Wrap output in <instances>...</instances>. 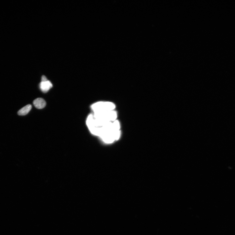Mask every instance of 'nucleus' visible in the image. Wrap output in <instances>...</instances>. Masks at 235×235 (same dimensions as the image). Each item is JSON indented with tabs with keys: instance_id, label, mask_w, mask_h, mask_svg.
I'll use <instances>...</instances> for the list:
<instances>
[{
	"instance_id": "obj_1",
	"label": "nucleus",
	"mask_w": 235,
	"mask_h": 235,
	"mask_svg": "<svg viewBox=\"0 0 235 235\" xmlns=\"http://www.w3.org/2000/svg\"><path fill=\"white\" fill-rule=\"evenodd\" d=\"M120 122L117 120L108 123L102 128L99 137L105 143L112 144L120 138Z\"/></svg>"
},
{
	"instance_id": "obj_2",
	"label": "nucleus",
	"mask_w": 235,
	"mask_h": 235,
	"mask_svg": "<svg viewBox=\"0 0 235 235\" xmlns=\"http://www.w3.org/2000/svg\"><path fill=\"white\" fill-rule=\"evenodd\" d=\"M94 113L115 110L116 105L113 103L109 101H99L93 104L91 106Z\"/></svg>"
},
{
	"instance_id": "obj_3",
	"label": "nucleus",
	"mask_w": 235,
	"mask_h": 235,
	"mask_svg": "<svg viewBox=\"0 0 235 235\" xmlns=\"http://www.w3.org/2000/svg\"><path fill=\"white\" fill-rule=\"evenodd\" d=\"M53 85L51 82L47 80V81H41L40 84V89L43 92L47 93L51 89Z\"/></svg>"
},
{
	"instance_id": "obj_4",
	"label": "nucleus",
	"mask_w": 235,
	"mask_h": 235,
	"mask_svg": "<svg viewBox=\"0 0 235 235\" xmlns=\"http://www.w3.org/2000/svg\"><path fill=\"white\" fill-rule=\"evenodd\" d=\"M34 106L38 109H42L45 107L46 105V102L42 98H38L33 101Z\"/></svg>"
},
{
	"instance_id": "obj_5",
	"label": "nucleus",
	"mask_w": 235,
	"mask_h": 235,
	"mask_svg": "<svg viewBox=\"0 0 235 235\" xmlns=\"http://www.w3.org/2000/svg\"><path fill=\"white\" fill-rule=\"evenodd\" d=\"M32 106L29 104L23 107L18 111V114L20 116H24L28 114L31 111Z\"/></svg>"
}]
</instances>
